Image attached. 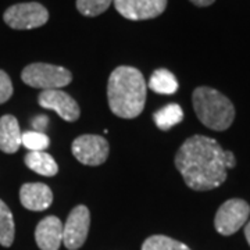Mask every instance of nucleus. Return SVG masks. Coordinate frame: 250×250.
I'll use <instances>...</instances> for the list:
<instances>
[{
  "label": "nucleus",
  "instance_id": "f257e3e1",
  "mask_svg": "<svg viewBox=\"0 0 250 250\" xmlns=\"http://www.w3.org/2000/svg\"><path fill=\"white\" fill-rule=\"evenodd\" d=\"M175 167L193 190H211L227 179L225 150L213 138H188L175 154Z\"/></svg>",
  "mask_w": 250,
  "mask_h": 250
},
{
  "label": "nucleus",
  "instance_id": "f03ea898",
  "mask_svg": "<svg viewBox=\"0 0 250 250\" xmlns=\"http://www.w3.org/2000/svg\"><path fill=\"white\" fill-rule=\"evenodd\" d=\"M110 110L121 118H135L145 108L146 82L142 72L134 67L121 65L111 72L107 83Z\"/></svg>",
  "mask_w": 250,
  "mask_h": 250
},
{
  "label": "nucleus",
  "instance_id": "7ed1b4c3",
  "mask_svg": "<svg viewBox=\"0 0 250 250\" xmlns=\"http://www.w3.org/2000/svg\"><path fill=\"white\" fill-rule=\"evenodd\" d=\"M193 108L200 123L213 131L228 129L235 118V107L231 100L218 90L200 86L192 95Z\"/></svg>",
  "mask_w": 250,
  "mask_h": 250
},
{
  "label": "nucleus",
  "instance_id": "20e7f679",
  "mask_svg": "<svg viewBox=\"0 0 250 250\" xmlns=\"http://www.w3.org/2000/svg\"><path fill=\"white\" fill-rule=\"evenodd\" d=\"M21 80L32 88L50 90L60 89L70 85L72 81L71 72L67 68L46 62H34L27 65L22 74Z\"/></svg>",
  "mask_w": 250,
  "mask_h": 250
},
{
  "label": "nucleus",
  "instance_id": "39448f33",
  "mask_svg": "<svg viewBox=\"0 0 250 250\" xmlns=\"http://www.w3.org/2000/svg\"><path fill=\"white\" fill-rule=\"evenodd\" d=\"M4 22L13 29H34L45 25L49 11L36 1L14 4L4 13Z\"/></svg>",
  "mask_w": 250,
  "mask_h": 250
},
{
  "label": "nucleus",
  "instance_id": "423d86ee",
  "mask_svg": "<svg viewBox=\"0 0 250 250\" xmlns=\"http://www.w3.org/2000/svg\"><path fill=\"white\" fill-rule=\"evenodd\" d=\"M250 215V206L242 199H229L221 205L214 218L217 232L229 236L238 232Z\"/></svg>",
  "mask_w": 250,
  "mask_h": 250
},
{
  "label": "nucleus",
  "instance_id": "0eeeda50",
  "mask_svg": "<svg viewBox=\"0 0 250 250\" xmlns=\"http://www.w3.org/2000/svg\"><path fill=\"white\" fill-rule=\"evenodd\" d=\"M72 154L85 166H100L108 157V142L100 135H81L71 146Z\"/></svg>",
  "mask_w": 250,
  "mask_h": 250
},
{
  "label": "nucleus",
  "instance_id": "6e6552de",
  "mask_svg": "<svg viewBox=\"0 0 250 250\" xmlns=\"http://www.w3.org/2000/svg\"><path fill=\"white\" fill-rule=\"evenodd\" d=\"M90 214L86 206H77L62 224V243L68 250H77L85 243L89 232Z\"/></svg>",
  "mask_w": 250,
  "mask_h": 250
},
{
  "label": "nucleus",
  "instance_id": "1a4fd4ad",
  "mask_svg": "<svg viewBox=\"0 0 250 250\" xmlns=\"http://www.w3.org/2000/svg\"><path fill=\"white\" fill-rule=\"evenodd\" d=\"M114 7L126 20L141 21L163 14L167 0H114Z\"/></svg>",
  "mask_w": 250,
  "mask_h": 250
},
{
  "label": "nucleus",
  "instance_id": "9d476101",
  "mask_svg": "<svg viewBox=\"0 0 250 250\" xmlns=\"http://www.w3.org/2000/svg\"><path fill=\"white\" fill-rule=\"evenodd\" d=\"M38 102L43 108L56 111L65 121L72 123L80 118L81 111L78 103L62 90H43V92H41Z\"/></svg>",
  "mask_w": 250,
  "mask_h": 250
},
{
  "label": "nucleus",
  "instance_id": "9b49d317",
  "mask_svg": "<svg viewBox=\"0 0 250 250\" xmlns=\"http://www.w3.org/2000/svg\"><path fill=\"white\" fill-rule=\"evenodd\" d=\"M21 205L31 211H43L53 202V193L45 184H24L20 189Z\"/></svg>",
  "mask_w": 250,
  "mask_h": 250
},
{
  "label": "nucleus",
  "instance_id": "f8f14e48",
  "mask_svg": "<svg viewBox=\"0 0 250 250\" xmlns=\"http://www.w3.org/2000/svg\"><path fill=\"white\" fill-rule=\"evenodd\" d=\"M36 245L41 250H59L62 243V223L49 215L38 224L35 229Z\"/></svg>",
  "mask_w": 250,
  "mask_h": 250
},
{
  "label": "nucleus",
  "instance_id": "ddd939ff",
  "mask_svg": "<svg viewBox=\"0 0 250 250\" xmlns=\"http://www.w3.org/2000/svg\"><path fill=\"white\" fill-rule=\"evenodd\" d=\"M22 146V132L17 118L14 116H3L0 118V150L7 154L16 153Z\"/></svg>",
  "mask_w": 250,
  "mask_h": 250
},
{
  "label": "nucleus",
  "instance_id": "4468645a",
  "mask_svg": "<svg viewBox=\"0 0 250 250\" xmlns=\"http://www.w3.org/2000/svg\"><path fill=\"white\" fill-rule=\"evenodd\" d=\"M25 164L29 170L43 177H54L59 171L57 163L46 152H29L25 156Z\"/></svg>",
  "mask_w": 250,
  "mask_h": 250
},
{
  "label": "nucleus",
  "instance_id": "2eb2a0df",
  "mask_svg": "<svg viewBox=\"0 0 250 250\" xmlns=\"http://www.w3.org/2000/svg\"><path fill=\"white\" fill-rule=\"evenodd\" d=\"M149 88L156 93L172 95L178 90V81L172 72L160 68L152 74L150 81H149Z\"/></svg>",
  "mask_w": 250,
  "mask_h": 250
},
{
  "label": "nucleus",
  "instance_id": "dca6fc26",
  "mask_svg": "<svg viewBox=\"0 0 250 250\" xmlns=\"http://www.w3.org/2000/svg\"><path fill=\"white\" fill-rule=\"evenodd\" d=\"M153 118L161 131H168L184 120V111L178 104H168L156 111Z\"/></svg>",
  "mask_w": 250,
  "mask_h": 250
},
{
  "label": "nucleus",
  "instance_id": "f3484780",
  "mask_svg": "<svg viewBox=\"0 0 250 250\" xmlns=\"http://www.w3.org/2000/svg\"><path fill=\"white\" fill-rule=\"evenodd\" d=\"M16 235V225L13 213L3 200H0V245L4 248L11 246Z\"/></svg>",
  "mask_w": 250,
  "mask_h": 250
},
{
  "label": "nucleus",
  "instance_id": "a211bd4d",
  "mask_svg": "<svg viewBox=\"0 0 250 250\" xmlns=\"http://www.w3.org/2000/svg\"><path fill=\"white\" fill-rule=\"evenodd\" d=\"M142 250H190L185 243L164 235H153L143 242Z\"/></svg>",
  "mask_w": 250,
  "mask_h": 250
},
{
  "label": "nucleus",
  "instance_id": "6ab92c4d",
  "mask_svg": "<svg viewBox=\"0 0 250 250\" xmlns=\"http://www.w3.org/2000/svg\"><path fill=\"white\" fill-rule=\"evenodd\" d=\"M49 145L50 139L45 132L28 131L22 134V146H25L29 152H45Z\"/></svg>",
  "mask_w": 250,
  "mask_h": 250
},
{
  "label": "nucleus",
  "instance_id": "aec40b11",
  "mask_svg": "<svg viewBox=\"0 0 250 250\" xmlns=\"http://www.w3.org/2000/svg\"><path fill=\"white\" fill-rule=\"evenodd\" d=\"M113 0H77V9L86 17H96L110 7Z\"/></svg>",
  "mask_w": 250,
  "mask_h": 250
},
{
  "label": "nucleus",
  "instance_id": "412c9836",
  "mask_svg": "<svg viewBox=\"0 0 250 250\" xmlns=\"http://www.w3.org/2000/svg\"><path fill=\"white\" fill-rule=\"evenodd\" d=\"M13 96V83L7 72L0 70V104L6 103Z\"/></svg>",
  "mask_w": 250,
  "mask_h": 250
},
{
  "label": "nucleus",
  "instance_id": "4be33fe9",
  "mask_svg": "<svg viewBox=\"0 0 250 250\" xmlns=\"http://www.w3.org/2000/svg\"><path fill=\"white\" fill-rule=\"evenodd\" d=\"M49 123V120H47V117L45 116H41V117H36L34 118V121H32V125H34V128H35L36 132H43L46 128V124Z\"/></svg>",
  "mask_w": 250,
  "mask_h": 250
},
{
  "label": "nucleus",
  "instance_id": "5701e85b",
  "mask_svg": "<svg viewBox=\"0 0 250 250\" xmlns=\"http://www.w3.org/2000/svg\"><path fill=\"white\" fill-rule=\"evenodd\" d=\"M225 166H227V170L228 168H233L236 166V159H235V154L229 150H225Z\"/></svg>",
  "mask_w": 250,
  "mask_h": 250
},
{
  "label": "nucleus",
  "instance_id": "b1692460",
  "mask_svg": "<svg viewBox=\"0 0 250 250\" xmlns=\"http://www.w3.org/2000/svg\"><path fill=\"white\" fill-rule=\"evenodd\" d=\"M195 6H199V7H207L210 4H213L215 0H190Z\"/></svg>",
  "mask_w": 250,
  "mask_h": 250
},
{
  "label": "nucleus",
  "instance_id": "393cba45",
  "mask_svg": "<svg viewBox=\"0 0 250 250\" xmlns=\"http://www.w3.org/2000/svg\"><path fill=\"white\" fill-rule=\"evenodd\" d=\"M245 236H246V241L250 245V223L246 224V227H245Z\"/></svg>",
  "mask_w": 250,
  "mask_h": 250
}]
</instances>
